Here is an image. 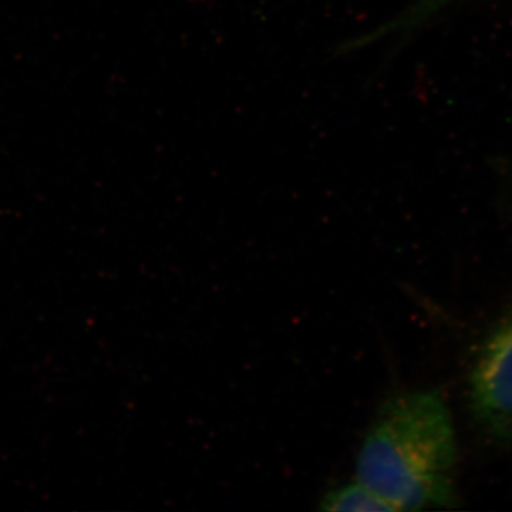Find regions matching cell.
<instances>
[{
	"mask_svg": "<svg viewBox=\"0 0 512 512\" xmlns=\"http://www.w3.org/2000/svg\"><path fill=\"white\" fill-rule=\"evenodd\" d=\"M458 440L440 390L387 397L359 448L356 480L394 511L451 508L457 504Z\"/></svg>",
	"mask_w": 512,
	"mask_h": 512,
	"instance_id": "6da1fadb",
	"label": "cell"
},
{
	"mask_svg": "<svg viewBox=\"0 0 512 512\" xmlns=\"http://www.w3.org/2000/svg\"><path fill=\"white\" fill-rule=\"evenodd\" d=\"M467 400L485 439L512 448V303L478 349L468 373Z\"/></svg>",
	"mask_w": 512,
	"mask_h": 512,
	"instance_id": "7a4b0ae2",
	"label": "cell"
},
{
	"mask_svg": "<svg viewBox=\"0 0 512 512\" xmlns=\"http://www.w3.org/2000/svg\"><path fill=\"white\" fill-rule=\"evenodd\" d=\"M456 0H417L410 8L403 10L396 18L384 23L373 32L349 40L345 45L340 46V52H355L360 47L372 45L373 42H379L383 37L389 36H407L413 30L419 29L427 20L436 16L441 9L447 8Z\"/></svg>",
	"mask_w": 512,
	"mask_h": 512,
	"instance_id": "3957f363",
	"label": "cell"
},
{
	"mask_svg": "<svg viewBox=\"0 0 512 512\" xmlns=\"http://www.w3.org/2000/svg\"><path fill=\"white\" fill-rule=\"evenodd\" d=\"M320 511L332 512H393L392 505L387 504L379 495L373 493L365 484L356 480L333 488L323 495L319 505Z\"/></svg>",
	"mask_w": 512,
	"mask_h": 512,
	"instance_id": "277c9868",
	"label": "cell"
}]
</instances>
